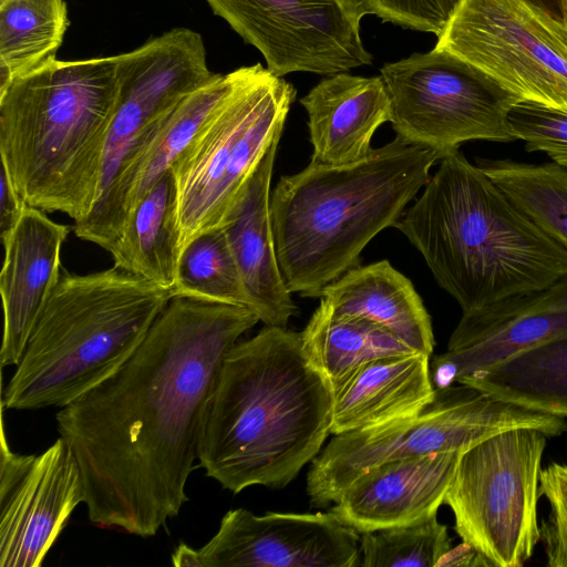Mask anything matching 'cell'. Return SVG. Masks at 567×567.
Returning <instances> with one entry per match:
<instances>
[{
  "instance_id": "1",
  "label": "cell",
  "mask_w": 567,
  "mask_h": 567,
  "mask_svg": "<svg viewBox=\"0 0 567 567\" xmlns=\"http://www.w3.org/2000/svg\"><path fill=\"white\" fill-rule=\"evenodd\" d=\"M258 321L246 307L173 296L120 369L60 408L93 525L151 537L179 514L224 359Z\"/></svg>"
},
{
  "instance_id": "2",
  "label": "cell",
  "mask_w": 567,
  "mask_h": 567,
  "mask_svg": "<svg viewBox=\"0 0 567 567\" xmlns=\"http://www.w3.org/2000/svg\"><path fill=\"white\" fill-rule=\"evenodd\" d=\"M332 389L301 334L265 326L226 354L199 444L206 476L234 494L287 486L331 434Z\"/></svg>"
},
{
  "instance_id": "3",
  "label": "cell",
  "mask_w": 567,
  "mask_h": 567,
  "mask_svg": "<svg viewBox=\"0 0 567 567\" xmlns=\"http://www.w3.org/2000/svg\"><path fill=\"white\" fill-rule=\"evenodd\" d=\"M394 227L463 313L543 289L567 275V250L460 150L439 161Z\"/></svg>"
},
{
  "instance_id": "4",
  "label": "cell",
  "mask_w": 567,
  "mask_h": 567,
  "mask_svg": "<svg viewBox=\"0 0 567 567\" xmlns=\"http://www.w3.org/2000/svg\"><path fill=\"white\" fill-rule=\"evenodd\" d=\"M443 155L398 136L346 165L311 163L270 195L278 262L288 289L319 298L394 226Z\"/></svg>"
},
{
  "instance_id": "5",
  "label": "cell",
  "mask_w": 567,
  "mask_h": 567,
  "mask_svg": "<svg viewBox=\"0 0 567 567\" xmlns=\"http://www.w3.org/2000/svg\"><path fill=\"white\" fill-rule=\"evenodd\" d=\"M117 99L115 56L55 59L0 89L1 167L29 206L87 217Z\"/></svg>"
},
{
  "instance_id": "6",
  "label": "cell",
  "mask_w": 567,
  "mask_h": 567,
  "mask_svg": "<svg viewBox=\"0 0 567 567\" xmlns=\"http://www.w3.org/2000/svg\"><path fill=\"white\" fill-rule=\"evenodd\" d=\"M173 296L114 266L86 275L62 269L2 406L38 410L74 401L131 358Z\"/></svg>"
},
{
  "instance_id": "7",
  "label": "cell",
  "mask_w": 567,
  "mask_h": 567,
  "mask_svg": "<svg viewBox=\"0 0 567 567\" xmlns=\"http://www.w3.org/2000/svg\"><path fill=\"white\" fill-rule=\"evenodd\" d=\"M233 87L172 166L181 247L224 226L269 147L280 141L296 89L260 63Z\"/></svg>"
},
{
  "instance_id": "8",
  "label": "cell",
  "mask_w": 567,
  "mask_h": 567,
  "mask_svg": "<svg viewBox=\"0 0 567 567\" xmlns=\"http://www.w3.org/2000/svg\"><path fill=\"white\" fill-rule=\"evenodd\" d=\"M518 427L559 436L567 431V422L471 385L437 389L434 400L413 416L333 435L311 462L306 491L312 506L324 507L334 504L357 477L380 464L434 453H462Z\"/></svg>"
},
{
  "instance_id": "9",
  "label": "cell",
  "mask_w": 567,
  "mask_h": 567,
  "mask_svg": "<svg viewBox=\"0 0 567 567\" xmlns=\"http://www.w3.org/2000/svg\"><path fill=\"white\" fill-rule=\"evenodd\" d=\"M547 435L518 427L461 453L444 504L455 532L492 567H522L539 542L537 499Z\"/></svg>"
},
{
  "instance_id": "10",
  "label": "cell",
  "mask_w": 567,
  "mask_h": 567,
  "mask_svg": "<svg viewBox=\"0 0 567 567\" xmlns=\"http://www.w3.org/2000/svg\"><path fill=\"white\" fill-rule=\"evenodd\" d=\"M434 48L519 103L567 113V22L530 0H460Z\"/></svg>"
},
{
  "instance_id": "11",
  "label": "cell",
  "mask_w": 567,
  "mask_h": 567,
  "mask_svg": "<svg viewBox=\"0 0 567 567\" xmlns=\"http://www.w3.org/2000/svg\"><path fill=\"white\" fill-rule=\"evenodd\" d=\"M398 136L443 156L467 141L512 142L508 115L519 101L487 74L446 51L413 53L380 70Z\"/></svg>"
},
{
  "instance_id": "12",
  "label": "cell",
  "mask_w": 567,
  "mask_h": 567,
  "mask_svg": "<svg viewBox=\"0 0 567 567\" xmlns=\"http://www.w3.org/2000/svg\"><path fill=\"white\" fill-rule=\"evenodd\" d=\"M278 76H323L370 65L361 39V0H206Z\"/></svg>"
},
{
  "instance_id": "13",
  "label": "cell",
  "mask_w": 567,
  "mask_h": 567,
  "mask_svg": "<svg viewBox=\"0 0 567 567\" xmlns=\"http://www.w3.org/2000/svg\"><path fill=\"white\" fill-rule=\"evenodd\" d=\"M361 534L329 513L228 511L200 548L179 543L177 567H357Z\"/></svg>"
},
{
  "instance_id": "14",
  "label": "cell",
  "mask_w": 567,
  "mask_h": 567,
  "mask_svg": "<svg viewBox=\"0 0 567 567\" xmlns=\"http://www.w3.org/2000/svg\"><path fill=\"white\" fill-rule=\"evenodd\" d=\"M115 59L118 99L95 206L135 147L185 96L216 74L208 69L202 35L182 27Z\"/></svg>"
},
{
  "instance_id": "15",
  "label": "cell",
  "mask_w": 567,
  "mask_h": 567,
  "mask_svg": "<svg viewBox=\"0 0 567 567\" xmlns=\"http://www.w3.org/2000/svg\"><path fill=\"white\" fill-rule=\"evenodd\" d=\"M84 496L76 458L62 437L40 454H19L10 449L2 422L1 567L41 566Z\"/></svg>"
},
{
  "instance_id": "16",
  "label": "cell",
  "mask_w": 567,
  "mask_h": 567,
  "mask_svg": "<svg viewBox=\"0 0 567 567\" xmlns=\"http://www.w3.org/2000/svg\"><path fill=\"white\" fill-rule=\"evenodd\" d=\"M567 334V275L551 285L463 313L447 350L430 360L434 388L497 365Z\"/></svg>"
},
{
  "instance_id": "17",
  "label": "cell",
  "mask_w": 567,
  "mask_h": 567,
  "mask_svg": "<svg viewBox=\"0 0 567 567\" xmlns=\"http://www.w3.org/2000/svg\"><path fill=\"white\" fill-rule=\"evenodd\" d=\"M235 70L216 73L185 96L120 166L101 202L73 224L78 238L110 250L142 197L167 173L202 125L228 94Z\"/></svg>"
},
{
  "instance_id": "18",
  "label": "cell",
  "mask_w": 567,
  "mask_h": 567,
  "mask_svg": "<svg viewBox=\"0 0 567 567\" xmlns=\"http://www.w3.org/2000/svg\"><path fill=\"white\" fill-rule=\"evenodd\" d=\"M460 452L390 461L357 477L331 512L360 534L408 525L437 514Z\"/></svg>"
},
{
  "instance_id": "19",
  "label": "cell",
  "mask_w": 567,
  "mask_h": 567,
  "mask_svg": "<svg viewBox=\"0 0 567 567\" xmlns=\"http://www.w3.org/2000/svg\"><path fill=\"white\" fill-rule=\"evenodd\" d=\"M27 206L2 243L0 293L3 308L1 367L17 365L32 329L59 282L61 249L70 228Z\"/></svg>"
},
{
  "instance_id": "20",
  "label": "cell",
  "mask_w": 567,
  "mask_h": 567,
  "mask_svg": "<svg viewBox=\"0 0 567 567\" xmlns=\"http://www.w3.org/2000/svg\"><path fill=\"white\" fill-rule=\"evenodd\" d=\"M279 141L267 151L224 226L251 310L265 326L287 328L297 312L279 267L270 215V182Z\"/></svg>"
},
{
  "instance_id": "21",
  "label": "cell",
  "mask_w": 567,
  "mask_h": 567,
  "mask_svg": "<svg viewBox=\"0 0 567 567\" xmlns=\"http://www.w3.org/2000/svg\"><path fill=\"white\" fill-rule=\"evenodd\" d=\"M311 163L346 165L364 158L374 132L391 118L382 78L340 72L323 78L305 96Z\"/></svg>"
},
{
  "instance_id": "22",
  "label": "cell",
  "mask_w": 567,
  "mask_h": 567,
  "mask_svg": "<svg viewBox=\"0 0 567 567\" xmlns=\"http://www.w3.org/2000/svg\"><path fill=\"white\" fill-rule=\"evenodd\" d=\"M424 353L392 355L367 362L330 382L331 434L378 426L413 416L436 393Z\"/></svg>"
},
{
  "instance_id": "23",
  "label": "cell",
  "mask_w": 567,
  "mask_h": 567,
  "mask_svg": "<svg viewBox=\"0 0 567 567\" xmlns=\"http://www.w3.org/2000/svg\"><path fill=\"white\" fill-rule=\"evenodd\" d=\"M319 298L336 316L367 319L414 351L433 353L430 315L412 282L388 260L350 269L324 287Z\"/></svg>"
},
{
  "instance_id": "24",
  "label": "cell",
  "mask_w": 567,
  "mask_h": 567,
  "mask_svg": "<svg viewBox=\"0 0 567 567\" xmlns=\"http://www.w3.org/2000/svg\"><path fill=\"white\" fill-rule=\"evenodd\" d=\"M109 252L114 267L174 292L182 247L172 169L137 203Z\"/></svg>"
},
{
  "instance_id": "25",
  "label": "cell",
  "mask_w": 567,
  "mask_h": 567,
  "mask_svg": "<svg viewBox=\"0 0 567 567\" xmlns=\"http://www.w3.org/2000/svg\"><path fill=\"white\" fill-rule=\"evenodd\" d=\"M526 409L567 419V334L457 381Z\"/></svg>"
},
{
  "instance_id": "26",
  "label": "cell",
  "mask_w": 567,
  "mask_h": 567,
  "mask_svg": "<svg viewBox=\"0 0 567 567\" xmlns=\"http://www.w3.org/2000/svg\"><path fill=\"white\" fill-rule=\"evenodd\" d=\"M300 334L309 360L330 382L367 362L416 352L372 321L333 315L321 299Z\"/></svg>"
},
{
  "instance_id": "27",
  "label": "cell",
  "mask_w": 567,
  "mask_h": 567,
  "mask_svg": "<svg viewBox=\"0 0 567 567\" xmlns=\"http://www.w3.org/2000/svg\"><path fill=\"white\" fill-rule=\"evenodd\" d=\"M68 25L64 0L0 2V89L55 60Z\"/></svg>"
},
{
  "instance_id": "28",
  "label": "cell",
  "mask_w": 567,
  "mask_h": 567,
  "mask_svg": "<svg viewBox=\"0 0 567 567\" xmlns=\"http://www.w3.org/2000/svg\"><path fill=\"white\" fill-rule=\"evenodd\" d=\"M509 199L567 250V169L556 163L478 159Z\"/></svg>"
},
{
  "instance_id": "29",
  "label": "cell",
  "mask_w": 567,
  "mask_h": 567,
  "mask_svg": "<svg viewBox=\"0 0 567 567\" xmlns=\"http://www.w3.org/2000/svg\"><path fill=\"white\" fill-rule=\"evenodd\" d=\"M174 296L251 310L240 271L221 227L197 236L183 248Z\"/></svg>"
},
{
  "instance_id": "30",
  "label": "cell",
  "mask_w": 567,
  "mask_h": 567,
  "mask_svg": "<svg viewBox=\"0 0 567 567\" xmlns=\"http://www.w3.org/2000/svg\"><path fill=\"white\" fill-rule=\"evenodd\" d=\"M452 548L447 527L437 514L408 525L361 534L363 567H439Z\"/></svg>"
},
{
  "instance_id": "31",
  "label": "cell",
  "mask_w": 567,
  "mask_h": 567,
  "mask_svg": "<svg viewBox=\"0 0 567 567\" xmlns=\"http://www.w3.org/2000/svg\"><path fill=\"white\" fill-rule=\"evenodd\" d=\"M508 120L515 138L524 141L527 151L545 152L567 169V113L518 103Z\"/></svg>"
},
{
  "instance_id": "32",
  "label": "cell",
  "mask_w": 567,
  "mask_h": 567,
  "mask_svg": "<svg viewBox=\"0 0 567 567\" xmlns=\"http://www.w3.org/2000/svg\"><path fill=\"white\" fill-rule=\"evenodd\" d=\"M550 507L539 525V535L549 567H567V465L551 463L540 472L539 496Z\"/></svg>"
},
{
  "instance_id": "33",
  "label": "cell",
  "mask_w": 567,
  "mask_h": 567,
  "mask_svg": "<svg viewBox=\"0 0 567 567\" xmlns=\"http://www.w3.org/2000/svg\"><path fill=\"white\" fill-rule=\"evenodd\" d=\"M460 0H361L368 14L399 27L430 32H442Z\"/></svg>"
},
{
  "instance_id": "34",
  "label": "cell",
  "mask_w": 567,
  "mask_h": 567,
  "mask_svg": "<svg viewBox=\"0 0 567 567\" xmlns=\"http://www.w3.org/2000/svg\"><path fill=\"white\" fill-rule=\"evenodd\" d=\"M28 204L17 192L7 172L0 176V238L3 243L17 227Z\"/></svg>"
},
{
  "instance_id": "35",
  "label": "cell",
  "mask_w": 567,
  "mask_h": 567,
  "mask_svg": "<svg viewBox=\"0 0 567 567\" xmlns=\"http://www.w3.org/2000/svg\"><path fill=\"white\" fill-rule=\"evenodd\" d=\"M492 567L491 563L473 546L463 542L456 547H452L442 558L439 567Z\"/></svg>"
},
{
  "instance_id": "36",
  "label": "cell",
  "mask_w": 567,
  "mask_h": 567,
  "mask_svg": "<svg viewBox=\"0 0 567 567\" xmlns=\"http://www.w3.org/2000/svg\"><path fill=\"white\" fill-rule=\"evenodd\" d=\"M551 14L561 18V2L560 0H530Z\"/></svg>"
},
{
  "instance_id": "37",
  "label": "cell",
  "mask_w": 567,
  "mask_h": 567,
  "mask_svg": "<svg viewBox=\"0 0 567 567\" xmlns=\"http://www.w3.org/2000/svg\"><path fill=\"white\" fill-rule=\"evenodd\" d=\"M561 2V19L567 22V0H560Z\"/></svg>"
},
{
  "instance_id": "38",
  "label": "cell",
  "mask_w": 567,
  "mask_h": 567,
  "mask_svg": "<svg viewBox=\"0 0 567 567\" xmlns=\"http://www.w3.org/2000/svg\"><path fill=\"white\" fill-rule=\"evenodd\" d=\"M2 1H4V0H0V2H2Z\"/></svg>"
}]
</instances>
